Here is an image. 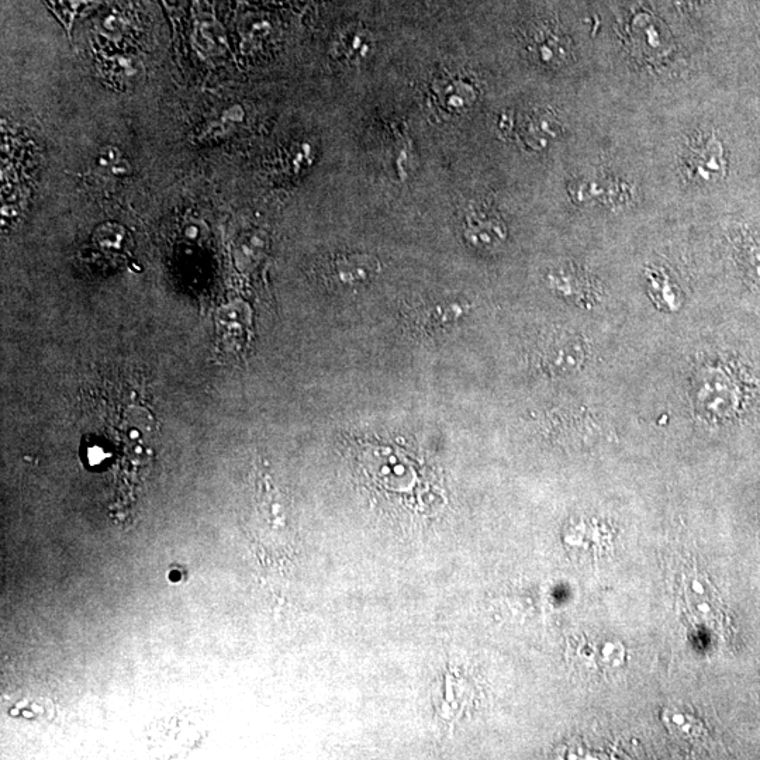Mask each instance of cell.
<instances>
[{
	"label": "cell",
	"mask_w": 760,
	"mask_h": 760,
	"mask_svg": "<svg viewBox=\"0 0 760 760\" xmlns=\"http://www.w3.org/2000/svg\"><path fill=\"white\" fill-rule=\"evenodd\" d=\"M468 312L469 304L465 300L428 299L411 307L406 319L413 333L434 338L458 327Z\"/></svg>",
	"instance_id": "cell-1"
},
{
	"label": "cell",
	"mask_w": 760,
	"mask_h": 760,
	"mask_svg": "<svg viewBox=\"0 0 760 760\" xmlns=\"http://www.w3.org/2000/svg\"><path fill=\"white\" fill-rule=\"evenodd\" d=\"M380 272L378 258L362 252L338 254L331 261L328 279L334 288L344 292H357L375 281Z\"/></svg>",
	"instance_id": "cell-2"
},
{
	"label": "cell",
	"mask_w": 760,
	"mask_h": 760,
	"mask_svg": "<svg viewBox=\"0 0 760 760\" xmlns=\"http://www.w3.org/2000/svg\"><path fill=\"white\" fill-rule=\"evenodd\" d=\"M464 234L472 247L493 250L506 240L507 228L499 214L480 206L466 213Z\"/></svg>",
	"instance_id": "cell-3"
},
{
	"label": "cell",
	"mask_w": 760,
	"mask_h": 760,
	"mask_svg": "<svg viewBox=\"0 0 760 760\" xmlns=\"http://www.w3.org/2000/svg\"><path fill=\"white\" fill-rule=\"evenodd\" d=\"M527 50L532 60L549 68L561 67L569 55L568 47L562 37L548 29L538 30L531 37Z\"/></svg>",
	"instance_id": "cell-4"
},
{
	"label": "cell",
	"mask_w": 760,
	"mask_h": 760,
	"mask_svg": "<svg viewBox=\"0 0 760 760\" xmlns=\"http://www.w3.org/2000/svg\"><path fill=\"white\" fill-rule=\"evenodd\" d=\"M689 167L693 169V174L704 179V181H714L724 175V158H722V147L717 140L708 141L703 147L697 148L690 158Z\"/></svg>",
	"instance_id": "cell-5"
},
{
	"label": "cell",
	"mask_w": 760,
	"mask_h": 760,
	"mask_svg": "<svg viewBox=\"0 0 760 760\" xmlns=\"http://www.w3.org/2000/svg\"><path fill=\"white\" fill-rule=\"evenodd\" d=\"M708 407L720 414L734 411L738 402V393L734 383L724 373H718L713 382L707 385Z\"/></svg>",
	"instance_id": "cell-6"
},
{
	"label": "cell",
	"mask_w": 760,
	"mask_h": 760,
	"mask_svg": "<svg viewBox=\"0 0 760 760\" xmlns=\"http://www.w3.org/2000/svg\"><path fill=\"white\" fill-rule=\"evenodd\" d=\"M47 2L61 23L65 24V29L69 31L79 10L89 8L100 0H47Z\"/></svg>",
	"instance_id": "cell-7"
},
{
	"label": "cell",
	"mask_w": 760,
	"mask_h": 760,
	"mask_svg": "<svg viewBox=\"0 0 760 760\" xmlns=\"http://www.w3.org/2000/svg\"><path fill=\"white\" fill-rule=\"evenodd\" d=\"M749 272L760 283V244L753 245L748 254Z\"/></svg>",
	"instance_id": "cell-8"
}]
</instances>
